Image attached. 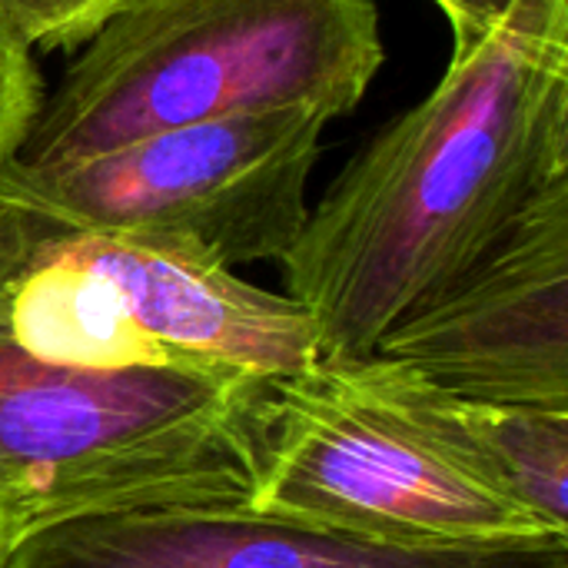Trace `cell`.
<instances>
[{"label":"cell","instance_id":"obj_12","mask_svg":"<svg viewBox=\"0 0 568 568\" xmlns=\"http://www.w3.org/2000/svg\"><path fill=\"white\" fill-rule=\"evenodd\" d=\"M453 27V53L476 50L519 0H436Z\"/></svg>","mask_w":568,"mask_h":568},{"label":"cell","instance_id":"obj_13","mask_svg":"<svg viewBox=\"0 0 568 568\" xmlns=\"http://www.w3.org/2000/svg\"><path fill=\"white\" fill-rule=\"evenodd\" d=\"M7 556H10V552H7V546H3V539H0V568L7 562Z\"/></svg>","mask_w":568,"mask_h":568},{"label":"cell","instance_id":"obj_10","mask_svg":"<svg viewBox=\"0 0 568 568\" xmlns=\"http://www.w3.org/2000/svg\"><path fill=\"white\" fill-rule=\"evenodd\" d=\"M120 7L123 0H0V23L30 50H77Z\"/></svg>","mask_w":568,"mask_h":568},{"label":"cell","instance_id":"obj_2","mask_svg":"<svg viewBox=\"0 0 568 568\" xmlns=\"http://www.w3.org/2000/svg\"><path fill=\"white\" fill-rule=\"evenodd\" d=\"M276 383L223 369H77L0 329V539L140 513L246 509Z\"/></svg>","mask_w":568,"mask_h":568},{"label":"cell","instance_id":"obj_6","mask_svg":"<svg viewBox=\"0 0 568 568\" xmlns=\"http://www.w3.org/2000/svg\"><path fill=\"white\" fill-rule=\"evenodd\" d=\"M256 516L399 549L568 542L476 486L363 396L336 366L276 383Z\"/></svg>","mask_w":568,"mask_h":568},{"label":"cell","instance_id":"obj_4","mask_svg":"<svg viewBox=\"0 0 568 568\" xmlns=\"http://www.w3.org/2000/svg\"><path fill=\"white\" fill-rule=\"evenodd\" d=\"M0 329L23 353L77 369L193 366L280 383L320 363L306 310L210 253L70 230L3 203Z\"/></svg>","mask_w":568,"mask_h":568},{"label":"cell","instance_id":"obj_11","mask_svg":"<svg viewBox=\"0 0 568 568\" xmlns=\"http://www.w3.org/2000/svg\"><path fill=\"white\" fill-rule=\"evenodd\" d=\"M43 100V83L30 47L0 23V166L17 153Z\"/></svg>","mask_w":568,"mask_h":568},{"label":"cell","instance_id":"obj_1","mask_svg":"<svg viewBox=\"0 0 568 568\" xmlns=\"http://www.w3.org/2000/svg\"><path fill=\"white\" fill-rule=\"evenodd\" d=\"M568 190V0H519L310 210L286 296L323 366L373 359L552 193Z\"/></svg>","mask_w":568,"mask_h":568},{"label":"cell","instance_id":"obj_7","mask_svg":"<svg viewBox=\"0 0 568 568\" xmlns=\"http://www.w3.org/2000/svg\"><path fill=\"white\" fill-rule=\"evenodd\" d=\"M373 359L453 396L568 413V190L542 200L463 283Z\"/></svg>","mask_w":568,"mask_h":568},{"label":"cell","instance_id":"obj_9","mask_svg":"<svg viewBox=\"0 0 568 568\" xmlns=\"http://www.w3.org/2000/svg\"><path fill=\"white\" fill-rule=\"evenodd\" d=\"M336 369L456 473L568 536V413L463 399L383 359Z\"/></svg>","mask_w":568,"mask_h":568},{"label":"cell","instance_id":"obj_3","mask_svg":"<svg viewBox=\"0 0 568 568\" xmlns=\"http://www.w3.org/2000/svg\"><path fill=\"white\" fill-rule=\"evenodd\" d=\"M386 63L376 0H123L10 160L57 163L236 113L343 116Z\"/></svg>","mask_w":568,"mask_h":568},{"label":"cell","instance_id":"obj_8","mask_svg":"<svg viewBox=\"0 0 568 568\" xmlns=\"http://www.w3.org/2000/svg\"><path fill=\"white\" fill-rule=\"evenodd\" d=\"M3 568H568V542L399 549L296 523L230 513H140L53 526Z\"/></svg>","mask_w":568,"mask_h":568},{"label":"cell","instance_id":"obj_5","mask_svg":"<svg viewBox=\"0 0 568 568\" xmlns=\"http://www.w3.org/2000/svg\"><path fill=\"white\" fill-rule=\"evenodd\" d=\"M329 116L286 106L186 123L57 163L0 166V203L70 230L190 243L223 266L293 250Z\"/></svg>","mask_w":568,"mask_h":568}]
</instances>
